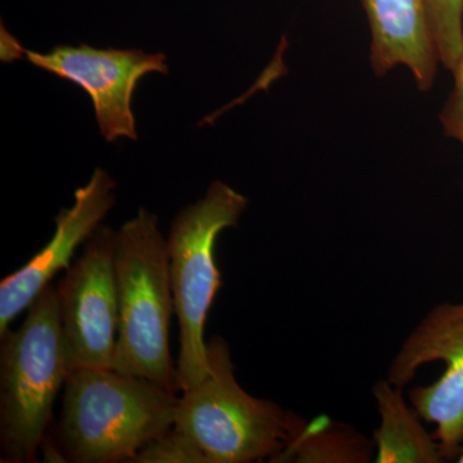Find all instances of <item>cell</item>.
<instances>
[{"instance_id":"6da1fadb","label":"cell","mask_w":463,"mask_h":463,"mask_svg":"<svg viewBox=\"0 0 463 463\" xmlns=\"http://www.w3.org/2000/svg\"><path fill=\"white\" fill-rule=\"evenodd\" d=\"M63 388L53 440L66 462L132 463L175 421L176 392L143 377L79 368Z\"/></svg>"},{"instance_id":"7a4b0ae2","label":"cell","mask_w":463,"mask_h":463,"mask_svg":"<svg viewBox=\"0 0 463 463\" xmlns=\"http://www.w3.org/2000/svg\"><path fill=\"white\" fill-rule=\"evenodd\" d=\"M114 267L118 307L114 371L179 392L169 349L175 313L169 255L156 215L142 207L116 231Z\"/></svg>"},{"instance_id":"3957f363","label":"cell","mask_w":463,"mask_h":463,"mask_svg":"<svg viewBox=\"0 0 463 463\" xmlns=\"http://www.w3.org/2000/svg\"><path fill=\"white\" fill-rule=\"evenodd\" d=\"M0 341V462H35L70 374L56 286L43 289L23 325Z\"/></svg>"},{"instance_id":"277c9868","label":"cell","mask_w":463,"mask_h":463,"mask_svg":"<svg viewBox=\"0 0 463 463\" xmlns=\"http://www.w3.org/2000/svg\"><path fill=\"white\" fill-rule=\"evenodd\" d=\"M207 362L205 379L183 390L174 428L209 463H274L300 430L303 417L249 394L236 379L230 346L222 337L207 344Z\"/></svg>"},{"instance_id":"5b68a950","label":"cell","mask_w":463,"mask_h":463,"mask_svg":"<svg viewBox=\"0 0 463 463\" xmlns=\"http://www.w3.org/2000/svg\"><path fill=\"white\" fill-rule=\"evenodd\" d=\"M248 203L240 192L215 181L203 199L181 210L170 225L166 248L179 323L176 373L181 392L196 386L209 373L205 323L223 286L215 261L216 239L227 228L237 227Z\"/></svg>"},{"instance_id":"8992f818","label":"cell","mask_w":463,"mask_h":463,"mask_svg":"<svg viewBox=\"0 0 463 463\" xmlns=\"http://www.w3.org/2000/svg\"><path fill=\"white\" fill-rule=\"evenodd\" d=\"M441 362L444 371L430 385L410 390V403L423 421L435 425L444 458L463 444V300L429 310L392 356L385 379L404 389L423 365Z\"/></svg>"},{"instance_id":"52a82bcc","label":"cell","mask_w":463,"mask_h":463,"mask_svg":"<svg viewBox=\"0 0 463 463\" xmlns=\"http://www.w3.org/2000/svg\"><path fill=\"white\" fill-rule=\"evenodd\" d=\"M115 241L116 231L99 225L56 285L70 373L79 368L114 370L118 328Z\"/></svg>"},{"instance_id":"ba28073f","label":"cell","mask_w":463,"mask_h":463,"mask_svg":"<svg viewBox=\"0 0 463 463\" xmlns=\"http://www.w3.org/2000/svg\"><path fill=\"white\" fill-rule=\"evenodd\" d=\"M12 56L83 88L93 102L97 124L103 138L138 139L132 99L137 84L151 72L167 75L163 53L139 50H97L87 44L57 45L48 53L25 50L14 41Z\"/></svg>"},{"instance_id":"9c48e42d","label":"cell","mask_w":463,"mask_h":463,"mask_svg":"<svg viewBox=\"0 0 463 463\" xmlns=\"http://www.w3.org/2000/svg\"><path fill=\"white\" fill-rule=\"evenodd\" d=\"M115 187L111 176L97 167L90 182L75 191L74 205L61 210L50 242L0 282V336L52 285L60 270L69 269L76 249L90 239L115 205Z\"/></svg>"},{"instance_id":"30bf717a","label":"cell","mask_w":463,"mask_h":463,"mask_svg":"<svg viewBox=\"0 0 463 463\" xmlns=\"http://www.w3.org/2000/svg\"><path fill=\"white\" fill-rule=\"evenodd\" d=\"M371 33V65L383 76L403 65L417 87L429 90L437 76V48L429 25L425 0H362Z\"/></svg>"},{"instance_id":"8fae6325","label":"cell","mask_w":463,"mask_h":463,"mask_svg":"<svg viewBox=\"0 0 463 463\" xmlns=\"http://www.w3.org/2000/svg\"><path fill=\"white\" fill-rule=\"evenodd\" d=\"M380 425L373 432V462L441 463L446 461L434 434L423 428L421 417L404 398L403 389L386 379L373 389Z\"/></svg>"},{"instance_id":"7c38bea8","label":"cell","mask_w":463,"mask_h":463,"mask_svg":"<svg viewBox=\"0 0 463 463\" xmlns=\"http://www.w3.org/2000/svg\"><path fill=\"white\" fill-rule=\"evenodd\" d=\"M373 438L353 426L319 416L304 420L288 447L274 463H368L373 462Z\"/></svg>"},{"instance_id":"4fadbf2b","label":"cell","mask_w":463,"mask_h":463,"mask_svg":"<svg viewBox=\"0 0 463 463\" xmlns=\"http://www.w3.org/2000/svg\"><path fill=\"white\" fill-rule=\"evenodd\" d=\"M441 65L455 71L463 57V0H425Z\"/></svg>"},{"instance_id":"5bb4252c","label":"cell","mask_w":463,"mask_h":463,"mask_svg":"<svg viewBox=\"0 0 463 463\" xmlns=\"http://www.w3.org/2000/svg\"><path fill=\"white\" fill-rule=\"evenodd\" d=\"M132 463H209L203 450L175 428L149 441Z\"/></svg>"},{"instance_id":"9a60e30c","label":"cell","mask_w":463,"mask_h":463,"mask_svg":"<svg viewBox=\"0 0 463 463\" xmlns=\"http://www.w3.org/2000/svg\"><path fill=\"white\" fill-rule=\"evenodd\" d=\"M452 74L455 85L441 111L440 121L447 136L463 146V57Z\"/></svg>"},{"instance_id":"2e32d148","label":"cell","mask_w":463,"mask_h":463,"mask_svg":"<svg viewBox=\"0 0 463 463\" xmlns=\"http://www.w3.org/2000/svg\"><path fill=\"white\" fill-rule=\"evenodd\" d=\"M456 461L459 462V463H463V444L461 447V450H459V455H458V457H457Z\"/></svg>"}]
</instances>
